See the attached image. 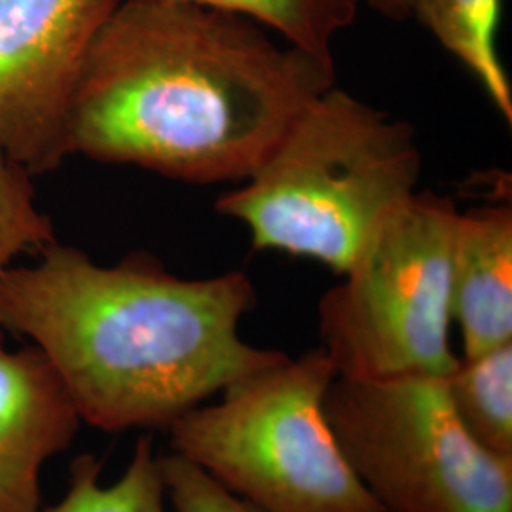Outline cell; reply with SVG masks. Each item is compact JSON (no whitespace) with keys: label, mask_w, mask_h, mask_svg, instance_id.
Here are the masks:
<instances>
[{"label":"cell","mask_w":512,"mask_h":512,"mask_svg":"<svg viewBox=\"0 0 512 512\" xmlns=\"http://www.w3.org/2000/svg\"><path fill=\"white\" fill-rule=\"evenodd\" d=\"M334 84L332 55L279 44L253 19L120 0L78 76L69 152L184 183H239Z\"/></svg>","instance_id":"obj_1"},{"label":"cell","mask_w":512,"mask_h":512,"mask_svg":"<svg viewBox=\"0 0 512 512\" xmlns=\"http://www.w3.org/2000/svg\"><path fill=\"white\" fill-rule=\"evenodd\" d=\"M245 272L183 279L152 256L116 266L55 241L37 266L0 274V327L54 365L95 429H167L228 385L281 361L239 334L255 310Z\"/></svg>","instance_id":"obj_2"},{"label":"cell","mask_w":512,"mask_h":512,"mask_svg":"<svg viewBox=\"0 0 512 512\" xmlns=\"http://www.w3.org/2000/svg\"><path fill=\"white\" fill-rule=\"evenodd\" d=\"M420 177L414 128L334 84L215 211L239 220L258 251L311 258L344 275L418 192Z\"/></svg>","instance_id":"obj_3"},{"label":"cell","mask_w":512,"mask_h":512,"mask_svg":"<svg viewBox=\"0 0 512 512\" xmlns=\"http://www.w3.org/2000/svg\"><path fill=\"white\" fill-rule=\"evenodd\" d=\"M334 378L321 348L285 355L173 421L171 452L260 511L384 512L332 433L325 397Z\"/></svg>","instance_id":"obj_4"},{"label":"cell","mask_w":512,"mask_h":512,"mask_svg":"<svg viewBox=\"0 0 512 512\" xmlns=\"http://www.w3.org/2000/svg\"><path fill=\"white\" fill-rule=\"evenodd\" d=\"M459 209L423 190L376 228L344 281L319 300L321 349L336 376L444 378L452 348L450 247Z\"/></svg>","instance_id":"obj_5"},{"label":"cell","mask_w":512,"mask_h":512,"mask_svg":"<svg viewBox=\"0 0 512 512\" xmlns=\"http://www.w3.org/2000/svg\"><path fill=\"white\" fill-rule=\"evenodd\" d=\"M325 412L351 471L384 512H512V459L461 427L442 378L336 376Z\"/></svg>","instance_id":"obj_6"},{"label":"cell","mask_w":512,"mask_h":512,"mask_svg":"<svg viewBox=\"0 0 512 512\" xmlns=\"http://www.w3.org/2000/svg\"><path fill=\"white\" fill-rule=\"evenodd\" d=\"M120 0H0V147L33 177L69 152V112L93 40Z\"/></svg>","instance_id":"obj_7"},{"label":"cell","mask_w":512,"mask_h":512,"mask_svg":"<svg viewBox=\"0 0 512 512\" xmlns=\"http://www.w3.org/2000/svg\"><path fill=\"white\" fill-rule=\"evenodd\" d=\"M0 327V512H42L40 469L73 446L80 416L50 359L10 351Z\"/></svg>","instance_id":"obj_8"},{"label":"cell","mask_w":512,"mask_h":512,"mask_svg":"<svg viewBox=\"0 0 512 512\" xmlns=\"http://www.w3.org/2000/svg\"><path fill=\"white\" fill-rule=\"evenodd\" d=\"M450 310L461 357L512 342V205L459 211L450 247Z\"/></svg>","instance_id":"obj_9"},{"label":"cell","mask_w":512,"mask_h":512,"mask_svg":"<svg viewBox=\"0 0 512 512\" xmlns=\"http://www.w3.org/2000/svg\"><path fill=\"white\" fill-rule=\"evenodd\" d=\"M412 18L473 74L495 109L512 124V86L497 54L501 0H412Z\"/></svg>","instance_id":"obj_10"},{"label":"cell","mask_w":512,"mask_h":512,"mask_svg":"<svg viewBox=\"0 0 512 512\" xmlns=\"http://www.w3.org/2000/svg\"><path fill=\"white\" fill-rule=\"evenodd\" d=\"M442 380L467 435L497 458L512 459V342L459 357Z\"/></svg>","instance_id":"obj_11"},{"label":"cell","mask_w":512,"mask_h":512,"mask_svg":"<svg viewBox=\"0 0 512 512\" xmlns=\"http://www.w3.org/2000/svg\"><path fill=\"white\" fill-rule=\"evenodd\" d=\"M162 454L150 435H141L124 475L109 486L101 484L103 463L92 454L71 463L65 497L42 512H165Z\"/></svg>","instance_id":"obj_12"},{"label":"cell","mask_w":512,"mask_h":512,"mask_svg":"<svg viewBox=\"0 0 512 512\" xmlns=\"http://www.w3.org/2000/svg\"><path fill=\"white\" fill-rule=\"evenodd\" d=\"M184 2L253 19L285 42L332 55V40L353 25L359 0H162Z\"/></svg>","instance_id":"obj_13"},{"label":"cell","mask_w":512,"mask_h":512,"mask_svg":"<svg viewBox=\"0 0 512 512\" xmlns=\"http://www.w3.org/2000/svg\"><path fill=\"white\" fill-rule=\"evenodd\" d=\"M55 243L54 224L37 207L33 173L0 147V274L25 251Z\"/></svg>","instance_id":"obj_14"},{"label":"cell","mask_w":512,"mask_h":512,"mask_svg":"<svg viewBox=\"0 0 512 512\" xmlns=\"http://www.w3.org/2000/svg\"><path fill=\"white\" fill-rule=\"evenodd\" d=\"M160 461L165 499L173 512H264L173 452L162 454Z\"/></svg>","instance_id":"obj_15"},{"label":"cell","mask_w":512,"mask_h":512,"mask_svg":"<svg viewBox=\"0 0 512 512\" xmlns=\"http://www.w3.org/2000/svg\"><path fill=\"white\" fill-rule=\"evenodd\" d=\"M378 14L393 21L412 18V0H366Z\"/></svg>","instance_id":"obj_16"}]
</instances>
